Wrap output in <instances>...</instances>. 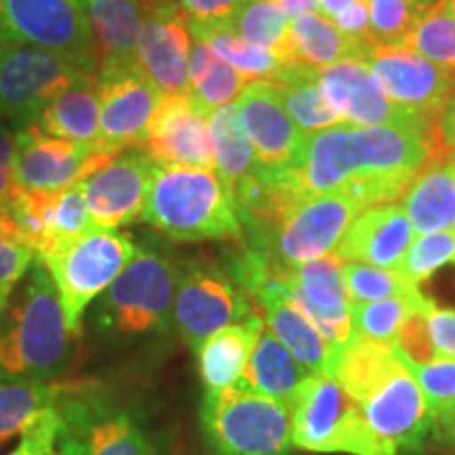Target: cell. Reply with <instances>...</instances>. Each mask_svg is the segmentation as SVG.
<instances>
[{"label":"cell","mask_w":455,"mask_h":455,"mask_svg":"<svg viewBox=\"0 0 455 455\" xmlns=\"http://www.w3.org/2000/svg\"><path fill=\"white\" fill-rule=\"evenodd\" d=\"M436 156L445 155L428 131L338 124L308 135L298 163L284 175L301 198L339 192L371 207L403 198Z\"/></svg>","instance_id":"cell-1"},{"label":"cell","mask_w":455,"mask_h":455,"mask_svg":"<svg viewBox=\"0 0 455 455\" xmlns=\"http://www.w3.org/2000/svg\"><path fill=\"white\" fill-rule=\"evenodd\" d=\"M74 338L53 278L36 261L0 315V378L60 382L72 365Z\"/></svg>","instance_id":"cell-2"},{"label":"cell","mask_w":455,"mask_h":455,"mask_svg":"<svg viewBox=\"0 0 455 455\" xmlns=\"http://www.w3.org/2000/svg\"><path fill=\"white\" fill-rule=\"evenodd\" d=\"M140 221L180 243L241 241L232 192L213 169L155 164Z\"/></svg>","instance_id":"cell-3"},{"label":"cell","mask_w":455,"mask_h":455,"mask_svg":"<svg viewBox=\"0 0 455 455\" xmlns=\"http://www.w3.org/2000/svg\"><path fill=\"white\" fill-rule=\"evenodd\" d=\"M180 264L169 253L140 243L138 253L91 310V327L112 346H135L173 327Z\"/></svg>","instance_id":"cell-4"},{"label":"cell","mask_w":455,"mask_h":455,"mask_svg":"<svg viewBox=\"0 0 455 455\" xmlns=\"http://www.w3.org/2000/svg\"><path fill=\"white\" fill-rule=\"evenodd\" d=\"M60 455H163L144 409L100 384H70L57 401Z\"/></svg>","instance_id":"cell-5"},{"label":"cell","mask_w":455,"mask_h":455,"mask_svg":"<svg viewBox=\"0 0 455 455\" xmlns=\"http://www.w3.org/2000/svg\"><path fill=\"white\" fill-rule=\"evenodd\" d=\"M138 247L140 243L121 230L91 226L38 261L53 278L68 329L74 335L81 333L87 310L127 268Z\"/></svg>","instance_id":"cell-6"},{"label":"cell","mask_w":455,"mask_h":455,"mask_svg":"<svg viewBox=\"0 0 455 455\" xmlns=\"http://www.w3.org/2000/svg\"><path fill=\"white\" fill-rule=\"evenodd\" d=\"M201 428L215 455H291V413L236 384L204 390Z\"/></svg>","instance_id":"cell-7"},{"label":"cell","mask_w":455,"mask_h":455,"mask_svg":"<svg viewBox=\"0 0 455 455\" xmlns=\"http://www.w3.org/2000/svg\"><path fill=\"white\" fill-rule=\"evenodd\" d=\"M289 413L293 447L304 451L398 455L373 435L361 405L333 375H310Z\"/></svg>","instance_id":"cell-8"},{"label":"cell","mask_w":455,"mask_h":455,"mask_svg":"<svg viewBox=\"0 0 455 455\" xmlns=\"http://www.w3.org/2000/svg\"><path fill=\"white\" fill-rule=\"evenodd\" d=\"M344 264L338 253L323 255L291 268L275 264L272 275L255 289L251 298L261 289L281 293L339 355L356 335L352 325V301L344 281Z\"/></svg>","instance_id":"cell-9"},{"label":"cell","mask_w":455,"mask_h":455,"mask_svg":"<svg viewBox=\"0 0 455 455\" xmlns=\"http://www.w3.org/2000/svg\"><path fill=\"white\" fill-rule=\"evenodd\" d=\"M255 312V304L238 287L226 266L192 258L180 264L173 301V327L190 348H198L209 335Z\"/></svg>","instance_id":"cell-10"},{"label":"cell","mask_w":455,"mask_h":455,"mask_svg":"<svg viewBox=\"0 0 455 455\" xmlns=\"http://www.w3.org/2000/svg\"><path fill=\"white\" fill-rule=\"evenodd\" d=\"M89 74L72 57L32 44H7L0 53V118L17 129L36 123L57 95Z\"/></svg>","instance_id":"cell-11"},{"label":"cell","mask_w":455,"mask_h":455,"mask_svg":"<svg viewBox=\"0 0 455 455\" xmlns=\"http://www.w3.org/2000/svg\"><path fill=\"white\" fill-rule=\"evenodd\" d=\"M363 209H367L365 204L339 192L301 198L268 235L247 244L268 255L281 268H291L335 253L352 220Z\"/></svg>","instance_id":"cell-12"},{"label":"cell","mask_w":455,"mask_h":455,"mask_svg":"<svg viewBox=\"0 0 455 455\" xmlns=\"http://www.w3.org/2000/svg\"><path fill=\"white\" fill-rule=\"evenodd\" d=\"M0 38L55 51L98 72V49L83 0H0Z\"/></svg>","instance_id":"cell-13"},{"label":"cell","mask_w":455,"mask_h":455,"mask_svg":"<svg viewBox=\"0 0 455 455\" xmlns=\"http://www.w3.org/2000/svg\"><path fill=\"white\" fill-rule=\"evenodd\" d=\"M361 60L367 64L378 87L395 104L419 114L436 127L443 108L455 89L451 72L395 43L371 41Z\"/></svg>","instance_id":"cell-14"},{"label":"cell","mask_w":455,"mask_h":455,"mask_svg":"<svg viewBox=\"0 0 455 455\" xmlns=\"http://www.w3.org/2000/svg\"><path fill=\"white\" fill-rule=\"evenodd\" d=\"M15 186L26 192H53L74 186L118 156L43 133L36 123L15 129Z\"/></svg>","instance_id":"cell-15"},{"label":"cell","mask_w":455,"mask_h":455,"mask_svg":"<svg viewBox=\"0 0 455 455\" xmlns=\"http://www.w3.org/2000/svg\"><path fill=\"white\" fill-rule=\"evenodd\" d=\"M321 87L329 104L341 116L344 124L355 127H409L436 135V127L424 121L419 114L392 101L361 57L341 60L338 64L318 70Z\"/></svg>","instance_id":"cell-16"},{"label":"cell","mask_w":455,"mask_h":455,"mask_svg":"<svg viewBox=\"0 0 455 455\" xmlns=\"http://www.w3.org/2000/svg\"><path fill=\"white\" fill-rule=\"evenodd\" d=\"M361 409L373 435L396 453L419 451L435 426V411L403 363L361 403Z\"/></svg>","instance_id":"cell-17"},{"label":"cell","mask_w":455,"mask_h":455,"mask_svg":"<svg viewBox=\"0 0 455 455\" xmlns=\"http://www.w3.org/2000/svg\"><path fill=\"white\" fill-rule=\"evenodd\" d=\"M100 95V152L121 155L127 148H141L148 124L164 95L140 68L98 74Z\"/></svg>","instance_id":"cell-18"},{"label":"cell","mask_w":455,"mask_h":455,"mask_svg":"<svg viewBox=\"0 0 455 455\" xmlns=\"http://www.w3.org/2000/svg\"><path fill=\"white\" fill-rule=\"evenodd\" d=\"M235 104L253 144L259 169L270 175L291 171L308 135L301 133L284 110L275 84L268 81L249 83Z\"/></svg>","instance_id":"cell-19"},{"label":"cell","mask_w":455,"mask_h":455,"mask_svg":"<svg viewBox=\"0 0 455 455\" xmlns=\"http://www.w3.org/2000/svg\"><path fill=\"white\" fill-rule=\"evenodd\" d=\"M192 34L175 0L144 9V28L138 47V68L163 95L190 89Z\"/></svg>","instance_id":"cell-20"},{"label":"cell","mask_w":455,"mask_h":455,"mask_svg":"<svg viewBox=\"0 0 455 455\" xmlns=\"http://www.w3.org/2000/svg\"><path fill=\"white\" fill-rule=\"evenodd\" d=\"M155 164L144 150H129L83 180L91 221L110 230L138 221L144 212Z\"/></svg>","instance_id":"cell-21"},{"label":"cell","mask_w":455,"mask_h":455,"mask_svg":"<svg viewBox=\"0 0 455 455\" xmlns=\"http://www.w3.org/2000/svg\"><path fill=\"white\" fill-rule=\"evenodd\" d=\"M4 207L24 230L36 253V261L53 251L57 244L95 226L91 221L81 181L53 192H26L15 188Z\"/></svg>","instance_id":"cell-22"},{"label":"cell","mask_w":455,"mask_h":455,"mask_svg":"<svg viewBox=\"0 0 455 455\" xmlns=\"http://www.w3.org/2000/svg\"><path fill=\"white\" fill-rule=\"evenodd\" d=\"M141 150L161 164L213 169L209 116L195 110L188 93L164 95L148 124Z\"/></svg>","instance_id":"cell-23"},{"label":"cell","mask_w":455,"mask_h":455,"mask_svg":"<svg viewBox=\"0 0 455 455\" xmlns=\"http://www.w3.org/2000/svg\"><path fill=\"white\" fill-rule=\"evenodd\" d=\"M413 236V226L403 204H371L352 220L335 253L344 261L398 272Z\"/></svg>","instance_id":"cell-24"},{"label":"cell","mask_w":455,"mask_h":455,"mask_svg":"<svg viewBox=\"0 0 455 455\" xmlns=\"http://www.w3.org/2000/svg\"><path fill=\"white\" fill-rule=\"evenodd\" d=\"M95 49L98 74L135 70L144 28V9L138 0H83Z\"/></svg>","instance_id":"cell-25"},{"label":"cell","mask_w":455,"mask_h":455,"mask_svg":"<svg viewBox=\"0 0 455 455\" xmlns=\"http://www.w3.org/2000/svg\"><path fill=\"white\" fill-rule=\"evenodd\" d=\"M264 316V325L312 375H333L338 352L291 301L272 289H261L251 298Z\"/></svg>","instance_id":"cell-26"},{"label":"cell","mask_w":455,"mask_h":455,"mask_svg":"<svg viewBox=\"0 0 455 455\" xmlns=\"http://www.w3.org/2000/svg\"><path fill=\"white\" fill-rule=\"evenodd\" d=\"M261 329H264V316L255 308L251 316L220 329L198 346L195 352L204 390L230 388L241 382Z\"/></svg>","instance_id":"cell-27"},{"label":"cell","mask_w":455,"mask_h":455,"mask_svg":"<svg viewBox=\"0 0 455 455\" xmlns=\"http://www.w3.org/2000/svg\"><path fill=\"white\" fill-rule=\"evenodd\" d=\"M401 201L415 235L455 230V173L451 158H432L415 175Z\"/></svg>","instance_id":"cell-28"},{"label":"cell","mask_w":455,"mask_h":455,"mask_svg":"<svg viewBox=\"0 0 455 455\" xmlns=\"http://www.w3.org/2000/svg\"><path fill=\"white\" fill-rule=\"evenodd\" d=\"M310 375L308 369L299 365L291 352L264 325L238 384L291 409L301 386Z\"/></svg>","instance_id":"cell-29"},{"label":"cell","mask_w":455,"mask_h":455,"mask_svg":"<svg viewBox=\"0 0 455 455\" xmlns=\"http://www.w3.org/2000/svg\"><path fill=\"white\" fill-rule=\"evenodd\" d=\"M98 74H89L60 93L36 118L38 129L55 138L91 146L100 152Z\"/></svg>","instance_id":"cell-30"},{"label":"cell","mask_w":455,"mask_h":455,"mask_svg":"<svg viewBox=\"0 0 455 455\" xmlns=\"http://www.w3.org/2000/svg\"><path fill=\"white\" fill-rule=\"evenodd\" d=\"M209 135L213 148V171L235 196L236 188L259 169L236 104L221 106L209 114Z\"/></svg>","instance_id":"cell-31"},{"label":"cell","mask_w":455,"mask_h":455,"mask_svg":"<svg viewBox=\"0 0 455 455\" xmlns=\"http://www.w3.org/2000/svg\"><path fill=\"white\" fill-rule=\"evenodd\" d=\"M272 84L281 93L284 110L304 135L344 124L338 110L329 104L325 91L321 87L318 70L301 64L289 66L278 74Z\"/></svg>","instance_id":"cell-32"},{"label":"cell","mask_w":455,"mask_h":455,"mask_svg":"<svg viewBox=\"0 0 455 455\" xmlns=\"http://www.w3.org/2000/svg\"><path fill=\"white\" fill-rule=\"evenodd\" d=\"M401 365L395 346L355 335L338 355L333 378L361 405Z\"/></svg>","instance_id":"cell-33"},{"label":"cell","mask_w":455,"mask_h":455,"mask_svg":"<svg viewBox=\"0 0 455 455\" xmlns=\"http://www.w3.org/2000/svg\"><path fill=\"white\" fill-rule=\"evenodd\" d=\"M192 38L207 44L213 51L215 57L226 61L228 66L241 72L249 83L255 81H268L272 83L281 74L284 66L278 57L268 49L253 47V44L244 43L238 38L232 28L224 24H198V21H188Z\"/></svg>","instance_id":"cell-34"},{"label":"cell","mask_w":455,"mask_h":455,"mask_svg":"<svg viewBox=\"0 0 455 455\" xmlns=\"http://www.w3.org/2000/svg\"><path fill=\"white\" fill-rule=\"evenodd\" d=\"M289 36H291V53L295 64L308 66L312 70H325V68L338 64L341 60L363 57V53H365V49L348 41L335 28L333 21L318 13L291 20Z\"/></svg>","instance_id":"cell-35"},{"label":"cell","mask_w":455,"mask_h":455,"mask_svg":"<svg viewBox=\"0 0 455 455\" xmlns=\"http://www.w3.org/2000/svg\"><path fill=\"white\" fill-rule=\"evenodd\" d=\"M228 26L244 43L272 51L284 66H298L289 36L291 20L283 13L276 0H244L241 9L230 17Z\"/></svg>","instance_id":"cell-36"},{"label":"cell","mask_w":455,"mask_h":455,"mask_svg":"<svg viewBox=\"0 0 455 455\" xmlns=\"http://www.w3.org/2000/svg\"><path fill=\"white\" fill-rule=\"evenodd\" d=\"M64 390L61 382L0 378V445L21 435L44 409L55 407Z\"/></svg>","instance_id":"cell-37"},{"label":"cell","mask_w":455,"mask_h":455,"mask_svg":"<svg viewBox=\"0 0 455 455\" xmlns=\"http://www.w3.org/2000/svg\"><path fill=\"white\" fill-rule=\"evenodd\" d=\"M435 301L426 298L422 291L401 298H388L365 304H352V325L356 335L369 338L382 344H395L398 329L415 312H426Z\"/></svg>","instance_id":"cell-38"},{"label":"cell","mask_w":455,"mask_h":455,"mask_svg":"<svg viewBox=\"0 0 455 455\" xmlns=\"http://www.w3.org/2000/svg\"><path fill=\"white\" fill-rule=\"evenodd\" d=\"M398 44L415 51L455 76V20L449 15L443 0L426 7L418 24Z\"/></svg>","instance_id":"cell-39"},{"label":"cell","mask_w":455,"mask_h":455,"mask_svg":"<svg viewBox=\"0 0 455 455\" xmlns=\"http://www.w3.org/2000/svg\"><path fill=\"white\" fill-rule=\"evenodd\" d=\"M36 261L30 241L4 204H0V315L17 284L24 281Z\"/></svg>","instance_id":"cell-40"},{"label":"cell","mask_w":455,"mask_h":455,"mask_svg":"<svg viewBox=\"0 0 455 455\" xmlns=\"http://www.w3.org/2000/svg\"><path fill=\"white\" fill-rule=\"evenodd\" d=\"M344 281L352 304L401 298V295H413L419 291L418 284L409 283L401 272L358 264V261H346Z\"/></svg>","instance_id":"cell-41"},{"label":"cell","mask_w":455,"mask_h":455,"mask_svg":"<svg viewBox=\"0 0 455 455\" xmlns=\"http://www.w3.org/2000/svg\"><path fill=\"white\" fill-rule=\"evenodd\" d=\"M247 84L249 81L241 72H236L235 68L228 66L220 57H215L207 70L196 81L190 83L188 98H190L196 112L209 116L221 106L235 104V100H238V95L243 93Z\"/></svg>","instance_id":"cell-42"},{"label":"cell","mask_w":455,"mask_h":455,"mask_svg":"<svg viewBox=\"0 0 455 455\" xmlns=\"http://www.w3.org/2000/svg\"><path fill=\"white\" fill-rule=\"evenodd\" d=\"M445 266H455V230L430 232L413 238L398 272L409 283L422 284Z\"/></svg>","instance_id":"cell-43"},{"label":"cell","mask_w":455,"mask_h":455,"mask_svg":"<svg viewBox=\"0 0 455 455\" xmlns=\"http://www.w3.org/2000/svg\"><path fill=\"white\" fill-rule=\"evenodd\" d=\"M371 41L398 44L424 15L418 0H367Z\"/></svg>","instance_id":"cell-44"},{"label":"cell","mask_w":455,"mask_h":455,"mask_svg":"<svg viewBox=\"0 0 455 455\" xmlns=\"http://www.w3.org/2000/svg\"><path fill=\"white\" fill-rule=\"evenodd\" d=\"M401 358V356H398ZM401 363L409 369L415 382L422 388L426 401L435 418L447 409L455 407V358H436V361L426 363V365H413V363Z\"/></svg>","instance_id":"cell-45"},{"label":"cell","mask_w":455,"mask_h":455,"mask_svg":"<svg viewBox=\"0 0 455 455\" xmlns=\"http://www.w3.org/2000/svg\"><path fill=\"white\" fill-rule=\"evenodd\" d=\"M428 312V310H426ZM426 312H415L403 323V327L398 329L396 339H395V350L403 361L413 363V365H426V363L436 361L439 352H436L435 344H432L430 331H428V321H426Z\"/></svg>","instance_id":"cell-46"},{"label":"cell","mask_w":455,"mask_h":455,"mask_svg":"<svg viewBox=\"0 0 455 455\" xmlns=\"http://www.w3.org/2000/svg\"><path fill=\"white\" fill-rule=\"evenodd\" d=\"M61 418L55 407L44 409L28 428L21 432L20 445L9 455H60L57 439H60Z\"/></svg>","instance_id":"cell-47"},{"label":"cell","mask_w":455,"mask_h":455,"mask_svg":"<svg viewBox=\"0 0 455 455\" xmlns=\"http://www.w3.org/2000/svg\"><path fill=\"white\" fill-rule=\"evenodd\" d=\"M244 0H175L188 21L198 24H224L241 9Z\"/></svg>","instance_id":"cell-48"},{"label":"cell","mask_w":455,"mask_h":455,"mask_svg":"<svg viewBox=\"0 0 455 455\" xmlns=\"http://www.w3.org/2000/svg\"><path fill=\"white\" fill-rule=\"evenodd\" d=\"M331 21L335 24V28L348 38V41L356 43L358 47L367 49V44L371 43L367 0H355V3H350L348 7L341 9Z\"/></svg>","instance_id":"cell-49"},{"label":"cell","mask_w":455,"mask_h":455,"mask_svg":"<svg viewBox=\"0 0 455 455\" xmlns=\"http://www.w3.org/2000/svg\"><path fill=\"white\" fill-rule=\"evenodd\" d=\"M428 331L441 358H455V310L432 306L426 312Z\"/></svg>","instance_id":"cell-50"},{"label":"cell","mask_w":455,"mask_h":455,"mask_svg":"<svg viewBox=\"0 0 455 455\" xmlns=\"http://www.w3.org/2000/svg\"><path fill=\"white\" fill-rule=\"evenodd\" d=\"M15 131L0 124V204H4L15 190Z\"/></svg>","instance_id":"cell-51"},{"label":"cell","mask_w":455,"mask_h":455,"mask_svg":"<svg viewBox=\"0 0 455 455\" xmlns=\"http://www.w3.org/2000/svg\"><path fill=\"white\" fill-rule=\"evenodd\" d=\"M436 144H439L443 155L455 161V89L449 95L439 123H436Z\"/></svg>","instance_id":"cell-52"},{"label":"cell","mask_w":455,"mask_h":455,"mask_svg":"<svg viewBox=\"0 0 455 455\" xmlns=\"http://www.w3.org/2000/svg\"><path fill=\"white\" fill-rule=\"evenodd\" d=\"M432 435H435V439L441 447L455 451V407L436 415L435 426H432Z\"/></svg>","instance_id":"cell-53"},{"label":"cell","mask_w":455,"mask_h":455,"mask_svg":"<svg viewBox=\"0 0 455 455\" xmlns=\"http://www.w3.org/2000/svg\"><path fill=\"white\" fill-rule=\"evenodd\" d=\"M276 4L283 9V13L289 20H298L301 15L318 13L321 0H276Z\"/></svg>","instance_id":"cell-54"},{"label":"cell","mask_w":455,"mask_h":455,"mask_svg":"<svg viewBox=\"0 0 455 455\" xmlns=\"http://www.w3.org/2000/svg\"><path fill=\"white\" fill-rule=\"evenodd\" d=\"M350 3H355V0H321V7H318V15L327 17V20L331 21L333 17L338 15L344 7H348Z\"/></svg>","instance_id":"cell-55"},{"label":"cell","mask_w":455,"mask_h":455,"mask_svg":"<svg viewBox=\"0 0 455 455\" xmlns=\"http://www.w3.org/2000/svg\"><path fill=\"white\" fill-rule=\"evenodd\" d=\"M138 3L141 4V9H150V7H155V4L163 3V0H138Z\"/></svg>","instance_id":"cell-56"},{"label":"cell","mask_w":455,"mask_h":455,"mask_svg":"<svg viewBox=\"0 0 455 455\" xmlns=\"http://www.w3.org/2000/svg\"><path fill=\"white\" fill-rule=\"evenodd\" d=\"M443 3H445V9L449 11V15L455 20V0H443Z\"/></svg>","instance_id":"cell-57"},{"label":"cell","mask_w":455,"mask_h":455,"mask_svg":"<svg viewBox=\"0 0 455 455\" xmlns=\"http://www.w3.org/2000/svg\"><path fill=\"white\" fill-rule=\"evenodd\" d=\"M418 3H422V4H426V7H430V4L439 3V0H418Z\"/></svg>","instance_id":"cell-58"},{"label":"cell","mask_w":455,"mask_h":455,"mask_svg":"<svg viewBox=\"0 0 455 455\" xmlns=\"http://www.w3.org/2000/svg\"><path fill=\"white\" fill-rule=\"evenodd\" d=\"M4 47H7V43H4V41H3V38H0V53H3V51H4Z\"/></svg>","instance_id":"cell-59"},{"label":"cell","mask_w":455,"mask_h":455,"mask_svg":"<svg viewBox=\"0 0 455 455\" xmlns=\"http://www.w3.org/2000/svg\"><path fill=\"white\" fill-rule=\"evenodd\" d=\"M453 163V173H455V161H451Z\"/></svg>","instance_id":"cell-60"}]
</instances>
